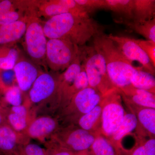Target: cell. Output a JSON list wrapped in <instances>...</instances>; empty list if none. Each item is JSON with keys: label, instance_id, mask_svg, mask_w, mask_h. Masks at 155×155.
<instances>
[{"label": "cell", "instance_id": "e575fe53", "mask_svg": "<svg viewBox=\"0 0 155 155\" xmlns=\"http://www.w3.org/2000/svg\"><path fill=\"white\" fill-rule=\"evenodd\" d=\"M46 155H75L73 153L62 147L56 143L48 151Z\"/></svg>", "mask_w": 155, "mask_h": 155}, {"label": "cell", "instance_id": "4fadbf2b", "mask_svg": "<svg viewBox=\"0 0 155 155\" xmlns=\"http://www.w3.org/2000/svg\"><path fill=\"white\" fill-rule=\"evenodd\" d=\"M124 102L140 107L155 109V94L130 85L118 88Z\"/></svg>", "mask_w": 155, "mask_h": 155}, {"label": "cell", "instance_id": "1f68e13d", "mask_svg": "<svg viewBox=\"0 0 155 155\" xmlns=\"http://www.w3.org/2000/svg\"><path fill=\"white\" fill-rule=\"evenodd\" d=\"M87 13L89 14L98 9H104V0H75Z\"/></svg>", "mask_w": 155, "mask_h": 155}, {"label": "cell", "instance_id": "277c9868", "mask_svg": "<svg viewBox=\"0 0 155 155\" xmlns=\"http://www.w3.org/2000/svg\"><path fill=\"white\" fill-rule=\"evenodd\" d=\"M119 89L114 88L104 95L102 100L101 134L108 138L123 121L126 112L122 106Z\"/></svg>", "mask_w": 155, "mask_h": 155}, {"label": "cell", "instance_id": "8d00e7d4", "mask_svg": "<svg viewBox=\"0 0 155 155\" xmlns=\"http://www.w3.org/2000/svg\"><path fill=\"white\" fill-rule=\"evenodd\" d=\"M12 2L8 0L0 2V15L11 11Z\"/></svg>", "mask_w": 155, "mask_h": 155}, {"label": "cell", "instance_id": "4dcf8cb0", "mask_svg": "<svg viewBox=\"0 0 155 155\" xmlns=\"http://www.w3.org/2000/svg\"><path fill=\"white\" fill-rule=\"evenodd\" d=\"M134 40L145 53L152 64L155 67V42L136 39H134Z\"/></svg>", "mask_w": 155, "mask_h": 155}, {"label": "cell", "instance_id": "ac0fdd59", "mask_svg": "<svg viewBox=\"0 0 155 155\" xmlns=\"http://www.w3.org/2000/svg\"><path fill=\"white\" fill-rule=\"evenodd\" d=\"M82 54L79 50L78 55L74 61L67 68L60 78L58 88L61 95H63L69 87L73 84L75 78L81 70Z\"/></svg>", "mask_w": 155, "mask_h": 155}, {"label": "cell", "instance_id": "6da1fadb", "mask_svg": "<svg viewBox=\"0 0 155 155\" xmlns=\"http://www.w3.org/2000/svg\"><path fill=\"white\" fill-rule=\"evenodd\" d=\"M46 37L68 40L78 46L84 45L96 35L103 33V28L89 15L64 13L51 17L43 27Z\"/></svg>", "mask_w": 155, "mask_h": 155}, {"label": "cell", "instance_id": "9c48e42d", "mask_svg": "<svg viewBox=\"0 0 155 155\" xmlns=\"http://www.w3.org/2000/svg\"><path fill=\"white\" fill-rule=\"evenodd\" d=\"M137 120L135 129L137 137L155 138V109L145 107L124 102Z\"/></svg>", "mask_w": 155, "mask_h": 155}, {"label": "cell", "instance_id": "ffe728a7", "mask_svg": "<svg viewBox=\"0 0 155 155\" xmlns=\"http://www.w3.org/2000/svg\"><path fill=\"white\" fill-rule=\"evenodd\" d=\"M16 132L10 126L4 125L0 127V154L13 155L18 147Z\"/></svg>", "mask_w": 155, "mask_h": 155}, {"label": "cell", "instance_id": "74e56055", "mask_svg": "<svg viewBox=\"0 0 155 155\" xmlns=\"http://www.w3.org/2000/svg\"><path fill=\"white\" fill-rule=\"evenodd\" d=\"M5 117L3 115L2 111L0 109V127L4 125H5Z\"/></svg>", "mask_w": 155, "mask_h": 155}, {"label": "cell", "instance_id": "e0dca14e", "mask_svg": "<svg viewBox=\"0 0 155 155\" xmlns=\"http://www.w3.org/2000/svg\"><path fill=\"white\" fill-rule=\"evenodd\" d=\"M58 125L56 120L51 117H39L29 125L28 133L32 138H42L54 132L57 129Z\"/></svg>", "mask_w": 155, "mask_h": 155}, {"label": "cell", "instance_id": "4316f807", "mask_svg": "<svg viewBox=\"0 0 155 155\" xmlns=\"http://www.w3.org/2000/svg\"><path fill=\"white\" fill-rule=\"evenodd\" d=\"M128 155H155V138L137 137L136 144Z\"/></svg>", "mask_w": 155, "mask_h": 155}, {"label": "cell", "instance_id": "3957f363", "mask_svg": "<svg viewBox=\"0 0 155 155\" xmlns=\"http://www.w3.org/2000/svg\"><path fill=\"white\" fill-rule=\"evenodd\" d=\"M82 61L89 86L96 89L103 95L116 88L110 79L104 59L94 47L82 51Z\"/></svg>", "mask_w": 155, "mask_h": 155}, {"label": "cell", "instance_id": "8992f818", "mask_svg": "<svg viewBox=\"0 0 155 155\" xmlns=\"http://www.w3.org/2000/svg\"><path fill=\"white\" fill-rule=\"evenodd\" d=\"M98 135L71 124L58 132L56 143L75 155L88 152Z\"/></svg>", "mask_w": 155, "mask_h": 155}, {"label": "cell", "instance_id": "5b68a950", "mask_svg": "<svg viewBox=\"0 0 155 155\" xmlns=\"http://www.w3.org/2000/svg\"><path fill=\"white\" fill-rule=\"evenodd\" d=\"M104 96L98 91L87 87L76 94L64 107L63 117L71 124L76 125L81 117L98 104Z\"/></svg>", "mask_w": 155, "mask_h": 155}, {"label": "cell", "instance_id": "f35d334b", "mask_svg": "<svg viewBox=\"0 0 155 155\" xmlns=\"http://www.w3.org/2000/svg\"><path fill=\"white\" fill-rule=\"evenodd\" d=\"M75 155H89L88 151L87 152L80 153L77 154Z\"/></svg>", "mask_w": 155, "mask_h": 155}, {"label": "cell", "instance_id": "8fae6325", "mask_svg": "<svg viewBox=\"0 0 155 155\" xmlns=\"http://www.w3.org/2000/svg\"><path fill=\"white\" fill-rule=\"evenodd\" d=\"M137 120L134 114L126 113L123 121L116 130L107 138L116 150L118 155H128L122 146V140L126 136L135 130Z\"/></svg>", "mask_w": 155, "mask_h": 155}, {"label": "cell", "instance_id": "30bf717a", "mask_svg": "<svg viewBox=\"0 0 155 155\" xmlns=\"http://www.w3.org/2000/svg\"><path fill=\"white\" fill-rule=\"evenodd\" d=\"M25 40L27 52L31 57L38 60L45 56L48 41L39 23L33 22L27 26Z\"/></svg>", "mask_w": 155, "mask_h": 155}, {"label": "cell", "instance_id": "7402d4cb", "mask_svg": "<svg viewBox=\"0 0 155 155\" xmlns=\"http://www.w3.org/2000/svg\"><path fill=\"white\" fill-rule=\"evenodd\" d=\"M133 20L145 21L155 18V0H134Z\"/></svg>", "mask_w": 155, "mask_h": 155}, {"label": "cell", "instance_id": "44dd1931", "mask_svg": "<svg viewBox=\"0 0 155 155\" xmlns=\"http://www.w3.org/2000/svg\"><path fill=\"white\" fill-rule=\"evenodd\" d=\"M130 84L135 88L155 94V75L147 72L143 67H137L130 79Z\"/></svg>", "mask_w": 155, "mask_h": 155}, {"label": "cell", "instance_id": "f1b7e54d", "mask_svg": "<svg viewBox=\"0 0 155 155\" xmlns=\"http://www.w3.org/2000/svg\"><path fill=\"white\" fill-rule=\"evenodd\" d=\"M5 99L12 107L21 105L22 93L19 87L13 86L8 89L5 94Z\"/></svg>", "mask_w": 155, "mask_h": 155}, {"label": "cell", "instance_id": "d6986e66", "mask_svg": "<svg viewBox=\"0 0 155 155\" xmlns=\"http://www.w3.org/2000/svg\"><path fill=\"white\" fill-rule=\"evenodd\" d=\"M26 28V23L21 20L0 26V45L19 39L25 33Z\"/></svg>", "mask_w": 155, "mask_h": 155}, {"label": "cell", "instance_id": "cb8c5ba5", "mask_svg": "<svg viewBox=\"0 0 155 155\" xmlns=\"http://www.w3.org/2000/svg\"><path fill=\"white\" fill-rule=\"evenodd\" d=\"M27 109L25 106L12 107L8 116V122L13 130L22 131L27 127Z\"/></svg>", "mask_w": 155, "mask_h": 155}, {"label": "cell", "instance_id": "83f0119b", "mask_svg": "<svg viewBox=\"0 0 155 155\" xmlns=\"http://www.w3.org/2000/svg\"><path fill=\"white\" fill-rule=\"evenodd\" d=\"M18 57V52L14 48L9 50L6 55L0 56V69L3 71L13 70Z\"/></svg>", "mask_w": 155, "mask_h": 155}, {"label": "cell", "instance_id": "836d02e7", "mask_svg": "<svg viewBox=\"0 0 155 155\" xmlns=\"http://www.w3.org/2000/svg\"><path fill=\"white\" fill-rule=\"evenodd\" d=\"M19 15L16 11H10L0 15V26L14 23L19 20Z\"/></svg>", "mask_w": 155, "mask_h": 155}, {"label": "cell", "instance_id": "484cf974", "mask_svg": "<svg viewBox=\"0 0 155 155\" xmlns=\"http://www.w3.org/2000/svg\"><path fill=\"white\" fill-rule=\"evenodd\" d=\"M89 86L88 80L83 64H81V70L75 78L73 84L65 91L64 97L69 101L78 92Z\"/></svg>", "mask_w": 155, "mask_h": 155}, {"label": "cell", "instance_id": "ba28073f", "mask_svg": "<svg viewBox=\"0 0 155 155\" xmlns=\"http://www.w3.org/2000/svg\"><path fill=\"white\" fill-rule=\"evenodd\" d=\"M127 60L133 62L137 61L141 64L143 68L147 72L155 75V67L145 53L134 40V38L128 37L118 36L112 34L107 35Z\"/></svg>", "mask_w": 155, "mask_h": 155}, {"label": "cell", "instance_id": "7a4b0ae2", "mask_svg": "<svg viewBox=\"0 0 155 155\" xmlns=\"http://www.w3.org/2000/svg\"><path fill=\"white\" fill-rule=\"evenodd\" d=\"M93 47L99 52L105 61L110 79L116 88L130 85V79L137 67L127 60L115 43L104 33L93 38Z\"/></svg>", "mask_w": 155, "mask_h": 155}, {"label": "cell", "instance_id": "d590c367", "mask_svg": "<svg viewBox=\"0 0 155 155\" xmlns=\"http://www.w3.org/2000/svg\"><path fill=\"white\" fill-rule=\"evenodd\" d=\"M1 78L4 83L7 84H11L13 82L14 78L15 77V74L13 70H7L3 71Z\"/></svg>", "mask_w": 155, "mask_h": 155}, {"label": "cell", "instance_id": "5bb4252c", "mask_svg": "<svg viewBox=\"0 0 155 155\" xmlns=\"http://www.w3.org/2000/svg\"><path fill=\"white\" fill-rule=\"evenodd\" d=\"M13 71L18 87L22 91H27L30 90L38 76L36 67L26 61L17 63Z\"/></svg>", "mask_w": 155, "mask_h": 155}, {"label": "cell", "instance_id": "2e32d148", "mask_svg": "<svg viewBox=\"0 0 155 155\" xmlns=\"http://www.w3.org/2000/svg\"><path fill=\"white\" fill-rule=\"evenodd\" d=\"M115 22L125 25L129 30L138 34L147 40L155 42V18L145 21H137L119 18Z\"/></svg>", "mask_w": 155, "mask_h": 155}, {"label": "cell", "instance_id": "d6a6232c", "mask_svg": "<svg viewBox=\"0 0 155 155\" xmlns=\"http://www.w3.org/2000/svg\"><path fill=\"white\" fill-rule=\"evenodd\" d=\"M45 12L47 15L51 17L64 13H72L69 9L61 5L59 1L53 2L47 6L45 9Z\"/></svg>", "mask_w": 155, "mask_h": 155}, {"label": "cell", "instance_id": "7c38bea8", "mask_svg": "<svg viewBox=\"0 0 155 155\" xmlns=\"http://www.w3.org/2000/svg\"><path fill=\"white\" fill-rule=\"evenodd\" d=\"M56 82L53 76L44 73L38 75L29 91V97L33 103H39L46 99L54 93Z\"/></svg>", "mask_w": 155, "mask_h": 155}, {"label": "cell", "instance_id": "d4e9b609", "mask_svg": "<svg viewBox=\"0 0 155 155\" xmlns=\"http://www.w3.org/2000/svg\"><path fill=\"white\" fill-rule=\"evenodd\" d=\"M89 155H118L114 146L102 134L97 136L88 150Z\"/></svg>", "mask_w": 155, "mask_h": 155}, {"label": "cell", "instance_id": "9a60e30c", "mask_svg": "<svg viewBox=\"0 0 155 155\" xmlns=\"http://www.w3.org/2000/svg\"><path fill=\"white\" fill-rule=\"evenodd\" d=\"M102 101L91 110L81 117L76 125L81 128L97 134H101Z\"/></svg>", "mask_w": 155, "mask_h": 155}, {"label": "cell", "instance_id": "52a82bcc", "mask_svg": "<svg viewBox=\"0 0 155 155\" xmlns=\"http://www.w3.org/2000/svg\"><path fill=\"white\" fill-rule=\"evenodd\" d=\"M78 46L68 40L51 39L48 41L46 55L52 68L59 70L67 69L76 58Z\"/></svg>", "mask_w": 155, "mask_h": 155}, {"label": "cell", "instance_id": "603a6c76", "mask_svg": "<svg viewBox=\"0 0 155 155\" xmlns=\"http://www.w3.org/2000/svg\"><path fill=\"white\" fill-rule=\"evenodd\" d=\"M134 0H104V9L122 16V18L133 20Z\"/></svg>", "mask_w": 155, "mask_h": 155}, {"label": "cell", "instance_id": "f546056e", "mask_svg": "<svg viewBox=\"0 0 155 155\" xmlns=\"http://www.w3.org/2000/svg\"><path fill=\"white\" fill-rule=\"evenodd\" d=\"M13 155H46V151L38 145L29 143L18 147Z\"/></svg>", "mask_w": 155, "mask_h": 155}]
</instances>
